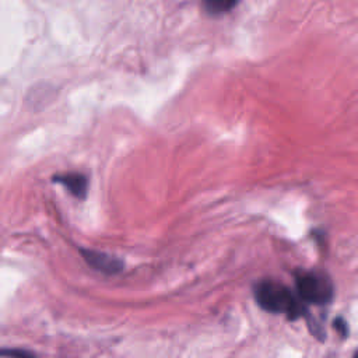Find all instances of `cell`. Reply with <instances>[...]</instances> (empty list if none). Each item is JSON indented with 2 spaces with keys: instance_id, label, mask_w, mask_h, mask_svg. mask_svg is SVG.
Instances as JSON below:
<instances>
[{
  "instance_id": "6da1fadb",
  "label": "cell",
  "mask_w": 358,
  "mask_h": 358,
  "mask_svg": "<svg viewBox=\"0 0 358 358\" xmlns=\"http://www.w3.org/2000/svg\"><path fill=\"white\" fill-rule=\"evenodd\" d=\"M255 298L262 309L271 313H285L292 320L306 313L299 295L277 281H260L255 287Z\"/></svg>"
},
{
  "instance_id": "7a4b0ae2",
  "label": "cell",
  "mask_w": 358,
  "mask_h": 358,
  "mask_svg": "<svg viewBox=\"0 0 358 358\" xmlns=\"http://www.w3.org/2000/svg\"><path fill=\"white\" fill-rule=\"evenodd\" d=\"M295 285L296 294L306 303L326 305L333 299V282L320 271H298L295 274Z\"/></svg>"
},
{
  "instance_id": "3957f363",
  "label": "cell",
  "mask_w": 358,
  "mask_h": 358,
  "mask_svg": "<svg viewBox=\"0 0 358 358\" xmlns=\"http://www.w3.org/2000/svg\"><path fill=\"white\" fill-rule=\"evenodd\" d=\"M83 256L91 267L105 274H115L123 268V263L119 259L102 252L83 250Z\"/></svg>"
},
{
  "instance_id": "277c9868",
  "label": "cell",
  "mask_w": 358,
  "mask_h": 358,
  "mask_svg": "<svg viewBox=\"0 0 358 358\" xmlns=\"http://www.w3.org/2000/svg\"><path fill=\"white\" fill-rule=\"evenodd\" d=\"M53 180L63 185L74 197L80 200L85 199L88 189V179L85 175L78 172H69L63 175H56Z\"/></svg>"
},
{
  "instance_id": "5b68a950",
  "label": "cell",
  "mask_w": 358,
  "mask_h": 358,
  "mask_svg": "<svg viewBox=\"0 0 358 358\" xmlns=\"http://www.w3.org/2000/svg\"><path fill=\"white\" fill-rule=\"evenodd\" d=\"M239 0H203L204 8L210 14H222L232 10Z\"/></svg>"
},
{
  "instance_id": "8992f818",
  "label": "cell",
  "mask_w": 358,
  "mask_h": 358,
  "mask_svg": "<svg viewBox=\"0 0 358 358\" xmlns=\"http://www.w3.org/2000/svg\"><path fill=\"white\" fill-rule=\"evenodd\" d=\"M334 327L340 331V334L344 337V336H347V324L341 320V319H337L336 322H334Z\"/></svg>"
},
{
  "instance_id": "52a82bcc",
  "label": "cell",
  "mask_w": 358,
  "mask_h": 358,
  "mask_svg": "<svg viewBox=\"0 0 358 358\" xmlns=\"http://www.w3.org/2000/svg\"><path fill=\"white\" fill-rule=\"evenodd\" d=\"M0 355H29L27 351H0Z\"/></svg>"
}]
</instances>
